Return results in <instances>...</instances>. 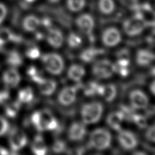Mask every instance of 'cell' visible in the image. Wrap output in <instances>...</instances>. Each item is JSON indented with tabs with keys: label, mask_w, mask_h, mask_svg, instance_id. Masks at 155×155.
Here are the masks:
<instances>
[{
	"label": "cell",
	"mask_w": 155,
	"mask_h": 155,
	"mask_svg": "<svg viewBox=\"0 0 155 155\" xmlns=\"http://www.w3.org/2000/svg\"><path fill=\"white\" fill-rule=\"evenodd\" d=\"M36 38L37 39H42L43 38V35L41 33H37L36 35Z\"/></svg>",
	"instance_id": "obj_46"
},
{
	"label": "cell",
	"mask_w": 155,
	"mask_h": 155,
	"mask_svg": "<svg viewBox=\"0 0 155 155\" xmlns=\"http://www.w3.org/2000/svg\"><path fill=\"white\" fill-rule=\"evenodd\" d=\"M77 88L76 87H65L62 89L58 96L59 102L64 105L71 104L76 99Z\"/></svg>",
	"instance_id": "obj_12"
},
{
	"label": "cell",
	"mask_w": 155,
	"mask_h": 155,
	"mask_svg": "<svg viewBox=\"0 0 155 155\" xmlns=\"http://www.w3.org/2000/svg\"><path fill=\"white\" fill-rule=\"evenodd\" d=\"M42 61L45 69L53 74H59L64 69V61L58 54H45L42 57Z\"/></svg>",
	"instance_id": "obj_3"
},
{
	"label": "cell",
	"mask_w": 155,
	"mask_h": 155,
	"mask_svg": "<svg viewBox=\"0 0 155 155\" xmlns=\"http://www.w3.org/2000/svg\"><path fill=\"white\" fill-rule=\"evenodd\" d=\"M27 73V74H28L30 78H31L32 76H35V75L38 73V71H37V70H36V68L35 67H34V66H31V67H30L28 68Z\"/></svg>",
	"instance_id": "obj_41"
},
{
	"label": "cell",
	"mask_w": 155,
	"mask_h": 155,
	"mask_svg": "<svg viewBox=\"0 0 155 155\" xmlns=\"http://www.w3.org/2000/svg\"><path fill=\"white\" fill-rule=\"evenodd\" d=\"M31 150L33 153L37 155H44L46 154L47 148L41 135H37L35 137L31 145Z\"/></svg>",
	"instance_id": "obj_17"
},
{
	"label": "cell",
	"mask_w": 155,
	"mask_h": 155,
	"mask_svg": "<svg viewBox=\"0 0 155 155\" xmlns=\"http://www.w3.org/2000/svg\"><path fill=\"white\" fill-rule=\"evenodd\" d=\"M111 140V134L108 130L104 128H97L91 134L90 143L93 147L102 150L110 147Z\"/></svg>",
	"instance_id": "obj_2"
},
{
	"label": "cell",
	"mask_w": 155,
	"mask_h": 155,
	"mask_svg": "<svg viewBox=\"0 0 155 155\" xmlns=\"http://www.w3.org/2000/svg\"><path fill=\"white\" fill-rule=\"evenodd\" d=\"M54 117L52 116L50 111L44 110L40 111V119L38 124L35 126L38 131H42L44 130H47V127Z\"/></svg>",
	"instance_id": "obj_18"
},
{
	"label": "cell",
	"mask_w": 155,
	"mask_h": 155,
	"mask_svg": "<svg viewBox=\"0 0 155 155\" xmlns=\"http://www.w3.org/2000/svg\"><path fill=\"white\" fill-rule=\"evenodd\" d=\"M42 24L45 27H50L51 25V21L48 18H45L42 21Z\"/></svg>",
	"instance_id": "obj_43"
},
{
	"label": "cell",
	"mask_w": 155,
	"mask_h": 155,
	"mask_svg": "<svg viewBox=\"0 0 155 155\" xmlns=\"http://www.w3.org/2000/svg\"><path fill=\"white\" fill-rule=\"evenodd\" d=\"M26 55L28 58L30 59H37L40 56V51L37 47L30 48L27 50Z\"/></svg>",
	"instance_id": "obj_35"
},
{
	"label": "cell",
	"mask_w": 155,
	"mask_h": 155,
	"mask_svg": "<svg viewBox=\"0 0 155 155\" xmlns=\"http://www.w3.org/2000/svg\"><path fill=\"white\" fill-rule=\"evenodd\" d=\"M13 32L6 27L0 28V44H4L12 41Z\"/></svg>",
	"instance_id": "obj_28"
},
{
	"label": "cell",
	"mask_w": 155,
	"mask_h": 155,
	"mask_svg": "<svg viewBox=\"0 0 155 155\" xmlns=\"http://www.w3.org/2000/svg\"><path fill=\"white\" fill-rule=\"evenodd\" d=\"M65 143L64 141L61 140H58L54 142L52 147V150L56 153H62L65 150Z\"/></svg>",
	"instance_id": "obj_33"
},
{
	"label": "cell",
	"mask_w": 155,
	"mask_h": 155,
	"mask_svg": "<svg viewBox=\"0 0 155 155\" xmlns=\"http://www.w3.org/2000/svg\"><path fill=\"white\" fill-rule=\"evenodd\" d=\"M118 73L123 77L127 76L129 73V70L127 67H122L120 68Z\"/></svg>",
	"instance_id": "obj_42"
},
{
	"label": "cell",
	"mask_w": 155,
	"mask_h": 155,
	"mask_svg": "<svg viewBox=\"0 0 155 155\" xmlns=\"http://www.w3.org/2000/svg\"><path fill=\"white\" fill-rule=\"evenodd\" d=\"M124 119V115L120 111H116L110 113L108 116L107 122L110 127L116 130H119Z\"/></svg>",
	"instance_id": "obj_15"
},
{
	"label": "cell",
	"mask_w": 155,
	"mask_h": 155,
	"mask_svg": "<svg viewBox=\"0 0 155 155\" xmlns=\"http://www.w3.org/2000/svg\"><path fill=\"white\" fill-rule=\"evenodd\" d=\"M153 59V54L148 50H139L136 54V62L139 65H147L149 64Z\"/></svg>",
	"instance_id": "obj_19"
},
{
	"label": "cell",
	"mask_w": 155,
	"mask_h": 155,
	"mask_svg": "<svg viewBox=\"0 0 155 155\" xmlns=\"http://www.w3.org/2000/svg\"><path fill=\"white\" fill-rule=\"evenodd\" d=\"M9 153L8 151L4 148L0 147V154L5 155V154H8Z\"/></svg>",
	"instance_id": "obj_44"
},
{
	"label": "cell",
	"mask_w": 155,
	"mask_h": 155,
	"mask_svg": "<svg viewBox=\"0 0 155 155\" xmlns=\"http://www.w3.org/2000/svg\"><path fill=\"white\" fill-rule=\"evenodd\" d=\"M146 26L145 22L137 13L125 21L123 24L124 31L129 36H135L140 33Z\"/></svg>",
	"instance_id": "obj_4"
},
{
	"label": "cell",
	"mask_w": 155,
	"mask_h": 155,
	"mask_svg": "<svg viewBox=\"0 0 155 155\" xmlns=\"http://www.w3.org/2000/svg\"><path fill=\"white\" fill-rule=\"evenodd\" d=\"M21 76L15 67L8 69L2 74V81L7 87L15 88L19 84Z\"/></svg>",
	"instance_id": "obj_11"
},
{
	"label": "cell",
	"mask_w": 155,
	"mask_h": 155,
	"mask_svg": "<svg viewBox=\"0 0 155 155\" xmlns=\"http://www.w3.org/2000/svg\"><path fill=\"white\" fill-rule=\"evenodd\" d=\"M40 119V111H36L33 113L31 116V122L36 126L39 122Z\"/></svg>",
	"instance_id": "obj_40"
},
{
	"label": "cell",
	"mask_w": 155,
	"mask_h": 155,
	"mask_svg": "<svg viewBox=\"0 0 155 155\" xmlns=\"http://www.w3.org/2000/svg\"><path fill=\"white\" fill-rule=\"evenodd\" d=\"M116 94V88L113 84H107L103 85L102 96L107 102L112 101Z\"/></svg>",
	"instance_id": "obj_23"
},
{
	"label": "cell",
	"mask_w": 155,
	"mask_h": 155,
	"mask_svg": "<svg viewBox=\"0 0 155 155\" xmlns=\"http://www.w3.org/2000/svg\"><path fill=\"white\" fill-rule=\"evenodd\" d=\"M114 2L113 0H99V8L104 14H110L114 10Z\"/></svg>",
	"instance_id": "obj_25"
},
{
	"label": "cell",
	"mask_w": 155,
	"mask_h": 155,
	"mask_svg": "<svg viewBox=\"0 0 155 155\" xmlns=\"http://www.w3.org/2000/svg\"><path fill=\"white\" fill-rule=\"evenodd\" d=\"M130 99L132 106L136 109L145 108L148 104L147 96L140 90H133L130 94Z\"/></svg>",
	"instance_id": "obj_8"
},
{
	"label": "cell",
	"mask_w": 155,
	"mask_h": 155,
	"mask_svg": "<svg viewBox=\"0 0 155 155\" xmlns=\"http://www.w3.org/2000/svg\"><path fill=\"white\" fill-rule=\"evenodd\" d=\"M6 62L8 65L15 68L22 64V58L21 54L17 51L12 50L7 54Z\"/></svg>",
	"instance_id": "obj_22"
},
{
	"label": "cell",
	"mask_w": 155,
	"mask_h": 155,
	"mask_svg": "<svg viewBox=\"0 0 155 155\" xmlns=\"http://www.w3.org/2000/svg\"><path fill=\"white\" fill-rule=\"evenodd\" d=\"M102 50L94 48H90L84 50L80 54V59L85 62H88L91 61L93 58L98 54L102 53Z\"/></svg>",
	"instance_id": "obj_24"
},
{
	"label": "cell",
	"mask_w": 155,
	"mask_h": 155,
	"mask_svg": "<svg viewBox=\"0 0 155 155\" xmlns=\"http://www.w3.org/2000/svg\"><path fill=\"white\" fill-rule=\"evenodd\" d=\"M93 74L100 79L110 77L113 71V64L108 60H101L96 62L93 67Z\"/></svg>",
	"instance_id": "obj_6"
},
{
	"label": "cell",
	"mask_w": 155,
	"mask_h": 155,
	"mask_svg": "<svg viewBox=\"0 0 155 155\" xmlns=\"http://www.w3.org/2000/svg\"><path fill=\"white\" fill-rule=\"evenodd\" d=\"M7 15V8L2 3L0 2V24H1L5 19Z\"/></svg>",
	"instance_id": "obj_37"
},
{
	"label": "cell",
	"mask_w": 155,
	"mask_h": 155,
	"mask_svg": "<svg viewBox=\"0 0 155 155\" xmlns=\"http://www.w3.org/2000/svg\"><path fill=\"white\" fill-rule=\"evenodd\" d=\"M117 139L121 146L125 150L134 149L137 145V140L136 136L130 131H120L118 134Z\"/></svg>",
	"instance_id": "obj_9"
},
{
	"label": "cell",
	"mask_w": 155,
	"mask_h": 155,
	"mask_svg": "<svg viewBox=\"0 0 155 155\" xmlns=\"http://www.w3.org/2000/svg\"><path fill=\"white\" fill-rule=\"evenodd\" d=\"M117 57L119 59H129V52L127 49L121 50L117 53Z\"/></svg>",
	"instance_id": "obj_39"
},
{
	"label": "cell",
	"mask_w": 155,
	"mask_h": 155,
	"mask_svg": "<svg viewBox=\"0 0 155 155\" xmlns=\"http://www.w3.org/2000/svg\"><path fill=\"white\" fill-rule=\"evenodd\" d=\"M150 90L153 94H154V82L153 81L150 85Z\"/></svg>",
	"instance_id": "obj_45"
},
{
	"label": "cell",
	"mask_w": 155,
	"mask_h": 155,
	"mask_svg": "<svg viewBox=\"0 0 155 155\" xmlns=\"http://www.w3.org/2000/svg\"><path fill=\"white\" fill-rule=\"evenodd\" d=\"M40 21L36 16L28 15L24 19L22 27L27 31H33L38 27Z\"/></svg>",
	"instance_id": "obj_20"
},
{
	"label": "cell",
	"mask_w": 155,
	"mask_h": 155,
	"mask_svg": "<svg viewBox=\"0 0 155 155\" xmlns=\"http://www.w3.org/2000/svg\"><path fill=\"white\" fill-rule=\"evenodd\" d=\"M76 23L79 28L87 35L91 33L94 25L93 17L87 13L82 14L78 16L76 20Z\"/></svg>",
	"instance_id": "obj_10"
},
{
	"label": "cell",
	"mask_w": 155,
	"mask_h": 155,
	"mask_svg": "<svg viewBox=\"0 0 155 155\" xmlns=\"http://www.w3.org/2000/svg\"><path fill=\"white\" fill-rule=\"evenodd\" d=\"M2 46H3V45H1V44H0V50L2 48Z\"/></svg>",
	"instance_id": "obj_48"
},
{
	"label": "cell",
	"mask_w": 155,
	"mask_h": 155,
	"mask_svg": "<svg viewBox=\"0 0 155 155\" xmlns=\"http://www.w3.org/2000/svg\"><path fill=\"white\" fill-rule=\"evenodd\" d=\"M9 97L10 93L8 89L0 90V104H4L8 100Z\"/></svg>",
	"instance_id": "obj_36"
},
{
	"label": "cell",
	"mask_w": 155,
	"mask_h": 155,
	"mask_svg": "<svg viewBox=\"0 0 155 155\" xmlns=\"http://www.w3.org/2000/svg\"><path fill=\"white\" fill-rule=\"evenodd\" d=\"M85 73L83 67L77 64L71 65L68 71V76L70 79L74 81H80Z\"/></svg>",
	"instance_id": "obj_21"
},
{
	"label": "cell",
	"mask_w": 155,
	"mask_h": 155,
	"mask_svg": "<svg viewBox=\"0 0 155 155\" xmlns=\"http://www.w3.org/2000/svg\"><path fill=\"white\" fill-rule=\"evenodd\" d=\"M39 84V89L41 93L46 96L51 95L56 88V83L51 79H43Z\"/></svg>",
	"instance_id": "obj_16"
},
{
	"label": "cell",
	"mask_w": 155,
	"mask_h": 155,
	"mask_svg": "<svg viewBox=\"0 0 155 155\" xmlns=\"http://www.w3.org/2000/svg\"><path fill=\"white\" fill-rule=\"evenodd\" d=\"M20 103L21 102L18 101L8 104L5 108V113L7 116L12 118L15 117L19 110L21 107Z\"/></svg>",
	"instance_id": "obj_26"
},
{
	"label": "cell",
	"mask_w": 155,
	"mask_h": 155,
	"mask_svg": "<svg viewBox=\"0 0 155 155\" xmlns=\"http://www.w3.org/2000/svg\"><path fill=\"white\" fill-rule=\"evenodd\" d=\"M9 124L8 121L3 117L0 116V136L5 134L8 130Z\"/></svg>",
	"instance_id": "obj_34"
},
{
	"label": "cell",
	"mask_w": 155,
	"mask_h": 155,
	"mask_svg": "<svg viewBox=\"0 0 155 155\" xmlns=\"http://www.w3.org/2000/svg\"><path fill=\"white\" fill-rule=\"evenodd\" d=\"M155 130H154V126L152 125L150 128H148L146 133V137L147 138L150 140L151 142H154L155 140Z\"/></svg>",
	"instance_id": "obj_38"
},
{
	"label": "cell",
	"mask_w": 155,
	"mask_h": 155,
	"mask_svg": "<svg viewBox=\"0 0 155 155\" xmlns=\"http://www.w3.org/2000/svg\"><path fill=\"white\" fill-rule=\"evenodd\" d=\"M48 42L54 48H59L63 42V36L60 30L56 28L50 29L47 38Z\"/></svg>",
	"instance_id": "obj_14"
},
{
	"label": "cell",
	"mask_w": 155,
	"mask_h": 155,
	"mask_svg": "<svg viewBox=\"0 0 155 155\" xmlns=\"http://www.w3.org/2000/svg\"><path fill=\"white\" fill-rule=\"evenodd\" d=\"M33 97V90L30 87L21 90L18 93V101L20 102L27 103L30 102Z\"/></svg>",
	"instance_id": "obj_27"
},
{
	"label": "cell",
	"mask_w": 155,
	"mask_h": 155,
	"mask_svg": "<svg viewBox=\"0 0 155 155\" xmlns=\"http://www.w3.org/2000/svg\"><path fill=\"white\" fill-rule=\"evenodd\" d=\"M131 119L135 122V124L140 128H144L147 125V122L146 118L140 114H133Z\"/></svg>",
	"instance_id": "obj_32"
},
{
	"label": "cell",
	"mask_w": 155,
	"mask_h": 155,
	"mask_svg": "<svg viewBox=\"0 0 155 155\" xmlns=\"http://www.w3.org/2000/svg\"><path fill=\"white\" fill-rule=\"evenodd\" d=\"M86 133L85 127L80 122H74L70 127L68 131V137L71 140H81Z\"/></svg>",
	"instance_id": "obj_13"
},
{
	"label": "cell",
	"mask_w": 155,
	"mask_h": 155,
	"mask_svg": "<svg viewBox=\"0 0 155 155\" xmlns=\"http://www.w3.org/2000/svg\"><path fill=\"white\" fill-rule=\"evenodd\" d=\"M102 39L105 45L113 47L120 41L121 36L119 31L116 28L110 27L104 31Z\"/></svg>",
	"instance_id": "obj_7"
},
{
	"label": "cell",
	"mask_w": 155,
	"mask_h": 155,
	"mask_svg": "<svg viewBox=\"0 0 155 155\" xmlns=\"http://www.w3.org/2000/svg\"><path fill=\"white\" fill-rule=\"evenodd\" d=\"M103 111L102 105L98 102H93L83 105L81 110L82 117L86 124L97 122L101 118Z\"/></svg>",
	"instance_id": "obj_1"
},
{
	"label": "cell",
	"mask_w": 155,
	"mask_h": 155,
	"mask_svg": "<svg viewBox=\"0 0 155 155\" xmlns=\"http://www.w3.org/2000/svg\"><path fill=\"white\" fill-rule=\"evenodd\" d=\"M50 1H53V2H54V1H58V0H50Z\"/></svg>",
	"instance_id": "obj_49"
},
{
	"label": "cell",
	"mask_w": 155,
	"mask_h": 155,
	"mask_svg": "<svg viewBox=\"0 0 155 155\" xmlns=\"http://www.w3.org/2000/svg\"><path fill=\"white\" fill-rule=\"evenodd\" d=\"M82 40L81 38L75 33H71L70 34L68 38V44L70 47L72 48H76L81 44Z\"/></svg>",
	"instance_id": "obj_31"
},
{
	"label": "cell",
	"mask_w": 155,
	"mask_h": 155,
	"mask_svg": "<svg viewBox=\"0 0 155 155\" xmlns=\"http://www.w3.org/2000/svg\"><path fill=\"white\" fill-rule=\"evenodd\" d=\"M67 7L71 12H78L82 10L85 4V0H67Z\"/></svg>",
	"instance_id": "obj_29"
},
{
	"label": "cell",
	"mask_w": 155,
	"mask_h": 155,
	"mask_svg": "<svg viewBox=\"0 0 155 155\" xmlns=\"http://www.w3.org/2000/svg\"><path fill=\"white\" fill-rule=\"evenodd\" d=\"M27 139L24 132L18 128H13L9 136V143L13 151H17L25 146Z\"/></svg>",
	"instance_id": "obj_5"
},
{
	"label": "cell",
	"mask_w": 155,
	"mask_h": 155,
	"mask_svg": "<svg viewBox=\"0 0 155 155\" xmlns=\"http://www.w3.org/2000/svg\"><path fill=\"white\" fill-rule=\"evenodd\" d=\"M26 2H28V3H30V2H33V1H35V0H25Z\"/></svg>",
	"instance_id": "obj_47"
},
{
	"label": "cell",
	"mask_w": 155,
	"mask_h": 155,
	"mask_svg": "<svg viewBox=\"0 0 155 155\" xmlns=\"http://www.w3.org/2000/svg\"><path fill=\"white\" fill-rule=\"evenodd\" d=\"M98 84L95 82H88L84 88V92L85 96H91L97 93Z\"/></svg>",
	"instance_id": "obj_30"
}]
</instances>
